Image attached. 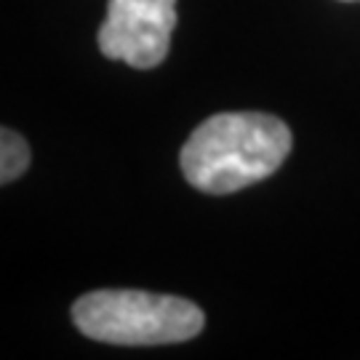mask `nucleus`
<instances>
[{
	"label": "nucleus",
	"mask_w": 360,
	"mask_h": 360,
	"mask_svg": "<svg viewBox=\"0 0 360 360\" xmlns=\"http://www.w3.org/2000/svg\"><path fill=\"white\" fill-rule=\"evenodd\" d=\"M176 30V0H110L99 27V49L136 70H153L168 56Z\"/></svg>",
	"instance_id": "nucleus-3"
},
{
	"label": "nucleus",
	"mask_w": 360,
	"mask_h": 360,
	"mask_svg": "<svg viewBox=\"0 0 360 360\" xmlns=\"http://www.w3.org/2000/svg\"><path fill=\"white\" fill-rule=\"evenodd\" d=\"M291 131L267 112H219L190 134L179 153L187 181L208 195H230L272 176L291 153Z\"/></svg>",
	"instance_id": "nucleus-1"
},
{
	"label": "nucleus",
	"mask_w": 360,
	"mask_h": 360,
	"mask_svg": "<svg viewBox=\"0 0 360 360\" xmlns=\"http://www.w3.org/2000/svg\"><path fill=\"white\" fill-rule=\"evenodd\" d=\"M80 334L107 345L150 347L176 345L203 331L206 315L190 299L150 291L104 288L83 294L72 304Z\"/></svg>",
	"instance_id": "nucleus-2"
},
{
	"label": "nucleus",
	"mask_w": 360,
	"mask_h": 360,
	"mask_svg": "<svg viewBox=\"0 0 360 360\" xmlns=\"http://www.w3.org/2000/svg\"><path fill=\"white\" fill-rule=\"evenodd\" d=\"M30 166V147L27 142L11 129H3L0 134V181L8 184V181L19 179Z\"/></svg>",
	"instance_id": "nucleus-4"
}]
</instances>
